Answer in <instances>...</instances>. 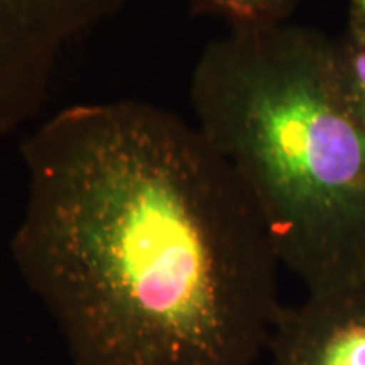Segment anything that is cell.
I'll list each match as a JSON object with an SVG mask.
<instances>
[{
	"label": "cell",
	"mask_w": 365,
	"mask_h": 365,
	"mask_svg": "<svg viewBox=\"0 0 365 365\" xmlns=\"http://www.w3.org/2000/svg\"><path fill=\"white\" fill-rule=\"evenodd\" d=\"M11 240L71 365H255L279 317V259L252 196L193 120L76 103L22 145Z\"/></svg>",
	"instance_id": "6da1fadb"
},
{
	"label": "cell",
	"mask_w": 365,
	"mask_h": 365,
	"mask_svg": "<svg viewBox=\"0 0 365 365\" xmlns=\"http://www.w3.org/2000/svg\"><path fill=\"white\" fill-rule=\"evenodd\" d=\"M193 122L257 205L308 293L365 276V132L345 107L333 38L286 22L228 29L196 59Z\"/></svg>",
	"instance_id": "7a4b0ae2"
},
{
	"label": "cell",
	"mask_w": 365,
	"mask_h": 365,
	"mask_svg": "<svg viewBox=\"0 0 365 365\" xmlns=\"http://www.w3.org/2000/svg\"><path fill=\"white\" fill-rule=\"evenodd\" d=\"M127 0H0V137L39 120L59 63Z\"/></svg>",
	"instance_id": "3957f363"
},
{
	"label": "cell",
	"mask_w": 365,
	"mask_h": 365,
	"mask_svg": "<svg viewBox=\"0 0 365 365\" xmlns=\"http://www.w3.org/2000/svg\"><path fill=\"white\" fill-rule=\"evenodd\" d=\"M267 365H365V276L282 307Z\"/></svg>",
	"instance_id": "277c9868"
},
{
	"label": "cell",
	"mask_w": 365,
	"mask_h": 365,
	"mask_svg": "<svg viewBox=\"0 0 365 365\" xmlns=\"http://www.w3.org/2000/svg\"><path fill=\"white\" fill-rule=\"evenodd\" d=\"M298 6L299 0H191L195 16L215 17L228 29L286 24Z\"/></svg>",
	"instance_id": "5b68a950"
},
{
	"label": "cell",
	"mask_w": 365,
	"mask_h": 365,
	"mask_svg": "<svg viewBox=\"0 0 365 365\" xmlns=\"http://www.w3.org/2000/svg\"><path fill=\"white\" fill-rule=\"evenodd\" d=\"M333 71L345 107L365 132V44L346 33L333 38Z\"/></svg>",
	"instance_id": "8992f818"
},
{
	"label": "cell",
	"mask_w": 365,
	"mask_h": 365,
	"mask_svg": "<svg viewBox=\"0 0 365 365\" xmlns=\"http://www.w3.org/2000/svg\"><path fill=\"white\" fill-rule=\"evenodd\" d=\"M346 34L365 44V0H349Z\"/></svg>",
	"instance_id": "52a82bcc"
}]
</instances>
